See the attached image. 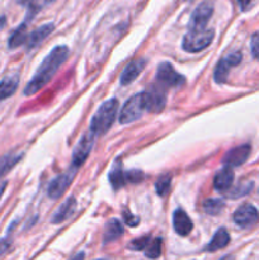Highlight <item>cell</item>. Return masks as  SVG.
<instances>
[{
    "mask_svg": "<svg viewBox=\"0 0 259 260\" xmlns=\"http://www.w3.org/2000/svg\"><path fill=\"white\" fill-rule=\"evenodd\" d=\"M109 182H111L112 187H113L114 189H119V188H122L127 183L126 173H124L121 168L113 169L109 173Z\"/></svg>",
    "mask_w": 259,
    "mask_h": 260,
    "instance_id": "obj_23",
    "label": "cell"
},
{
    "mask_svg": "<svg viewBox=\"0 0 259 260\" xmlns=\"http://www.w3.org/2000/svg\"><path fill=\"white\" fill-rule=\"evenodd\" d=\"M76 208V201L74 197L68 198L60 207L57 208L56 213L53 215L52 217V222L53 223H62L63 221L68 220L69 217H71V215L74 213Z\"/></svg>",
    "mask_w": 259,
    "mask_h": 260,
    "instance_id": "obj_18",
    "label": "cell"
},
{
    "mask_svg": "<svg viewBox=\"0 0 259 260\" xmlns=\"http://www.w3.org/2000/svg\"><path fill=\"white\" fill-rule=\"evenodd\" d=\"M213 14V5L208 2H203L193 10L189 20L190 30H202L207 28L208 20Z\"/></svg>",
    "mask_w": 259,
    "mask_h": 260,
    "instance_id": "obj_7",
    "label": "cell"
},
{
    "mask_svg": "<svg viewBox=\"0 0 259 260\" xmlns=\"http://www.w3.org/2000/svg\"><path fill=\"white\" fill-rule=\"evenodd\" d=\"M215 37V30L212 28H206L202 30H188L183 38V50L187 52H200L212 43Z\"/></svg>",
    "mask_w": 259,
    "mask_h": 260,
    "instance_id": "obj_3",
    "label": "cell"
},
{
    "mask_svg": "<svg viewBox=\"0 0 259 260\" xmlns=\"http://www.w3.org/2000/svg\"><path fill=\"white\" fill-rule=\"evenodd\" d=\"M117 112H118V101L117 99L113 98L104 102L91 118V134L94 136H102V135L106 134L113 124L117 117Z\"/></svg>",
    "mask_w": 259,
    "mask_h": 260,
    "instance_id": "obj_2",
    "label": "cell"
},
{
    "mask_svg": "<svg viewBox=\"0 0 259 260\" xmlns=\"http://www.w3.org/2000/svg\"><path fill=\"white\" fill-rule=\"evenodd\" d=\"M233 183H234L233 169L226 167L215 175V179H213V187H215V189L220 190V192H225V190L230 189Z\"/></svg>",
    "mask_w": 259,
    "mask_h": 260,
    "instance_id": "obj_16",
    "label": "cell"
},
{
    "mask_svg": "<svg viewBox=\"0 0 259 260\" xmlns=\"http://www.w3.org/2000/svg\"><path fill=\"white\" fill-rule=\"evenodd\" d=\"M241 58H243V56H241L240 52H234L231 53V55L226 56L225 58H222V60L217 63V66H216L215 69L216 83L217 84L225 83L226 79H228L229 76V71H230V69L233 68V66L239 65V63L241 62Z\"/></svg>",
    "mask_w": 259,
    "mask_h": 260,
    "instance_id": "obj_11",
    "label": "cell"
},
{
    "mask_svg": "<svg viewBox=\"0 0 259 260\" xmlns=\"http://www.w3.org/2000/svg\"><path fill=\"white\" fill-rule=\"evenodd\" d=\"M84 258H85V254H84V253H79V254H76V255L74 256V258L71 259V260H84Z\"/></svg>",
    "mask_w": 259,
    "mask_h": 260,
    "instance_id": "obj_35",
    "label": "cell"
},
{
    "mask_svg": "<svg viewBox=\"0 0 259 260\" xmlns=\"http://www.w3.org/2000/svg\"><path fill=\"white\" fill-rule=\"evenodd\" d=\"M123 218H124V221H126L127 225H130V226H137V223H139V218L135 217V216L130 212H124Z\"/></svg>",
    "mask_w": 259,
    "mask_h": 260,
    "instance_id": "obj_31",
    "label": "cell"
},
{
    "mask_svg": "<svg viewBox=\"0 0 259 260\" xmlns=\"http://www.w3.org/2000/svg\"><path fill=\"white\" fill-rule=\"evenodd\" d=\"M124 230L123 226H122L121 221L117 220V218H112L104 226V236L103 240L104 243H112V241H116L117 239L121 238L123 235Z\"/></svg>",
    "mask_w": 259,
    "mask_h": 260,
    "instance_id": "obj_17",
    "label": "cell"
},
{
    "mask_svg": "<svg viewBox=\"0 0 259 260\" xmlns=\"http://www.w3.org/2000/svg\"><path fill=\"white\" fill-rule=\"evenodd\" d=\"M56 0H45V4H52V3H55Z\"/></svg>",
    "mask_w": 259,
    "mask_h": 260,
    "instance_id": "obj_39",
    "label": "cell"
},
{
    "mask_svg": "<svg viewBox=\"0 0 259 260\" xmlns=\"http://www.w3.org/2000/svg\"><path fill=\"white\" fill-rule=\"evenodd\" d=\"M69 56V48L68 46H56L50 53L45 57L40 66H38L37 71H36L35 76L30 79L29 83L27 84L24 89L25 95H33L37 93L38 90L43 88L51 79L53 78L58 69L62 66L66 58Z\"/></svg>",
    "mask_w": 259,
    "mask_h": 260,
    "instance_id": "obj_1",
    "label": "cell"
},
{
    "mask_svg": "<svg viewBox=\"0 0 259 260\" xmlns=\"http://www.w3.org/2000/svg\"><path fill=\"white\" fill-rule=\"evenodd\" d=\"M146 111V102H145V94L139 93L132 95L128 101L122 107L119 113V123L127 124L131 122L137 121L140 117Z\"/></svg>",
    "mask_w": 259,
    "mask_h": 260,
    "instance_id": "obj_4",
    "label": "cell"
},
{
    "mask_svg": "<svg viewBox=\"0 0 259 260\" xmlns=\"http://www.w3.org/2000/svg\"><path fill=\"white\" fill-rule=\"evenodd\" d=\"M253 182H243L238 185V187L234 188L231 190V193L229 194L230 198H239V197H243V196L248 194L251 189H253Z\"/></svg>",
    "mask_w": 259,
    "mask_h": 260,
    "instance_id": "obj_27",
    "label": "cell"
},
{
    "mask_svg": "<svg viewBox=\"0 0 259 260\" xmlns=\"http://www.w3.org/2000/svg\"><path fill=\"white\" fill-rule=\"evenodd\" d=\"M145 94V102H146V111L159 113L164 109L167 104V91L164 86L157 84H151Z\"/></svg>",
    "mask_w": 259,
    "mask_h": 260,
    "instance_id": "obj_6",
    "label": "cell"
},
{
    "mask_svg": "<svg viewBox=\"0 0 259 260\" xmlns=\"http://www.w3.org/2000/svg\"><path fill=\"white\" fill-rule=\"evenodd\" d=\"M74 175H75V172H66L63 174H60L58 177H56L50 183V185H48V197L51 200H58L66 192V189L70 187L71 182L74 179Z\"/></svg>",
    "mask_w": 259,
    "mask_h": 260,
    "instance_id": "obj_10",
    "label": "cell"
},
{
    "mask_svg": "<svg viewBox=\"0 0 259 260\" xmlns=\"http://www.w3.org/2000/svg\"><path fill=\"white\" fill-rule=\"evenodd\" d=\"M4 24H5V17L4 15H2V17H0V28L4 27Z\"/></svg>",
    "mask_w": 259,
    "mask_h": 260,
    "instance_id": "obj_37",
    "label": "cell"
},
{
    "mask_svg": "<svg viewBox=\"0 0 259 260\" xmlns=\"http://www.w3.org/2000/svg\"><path fill=\"white\" fill-rule=\"evenodd\" d=\"M173 226L180 236H187L192 231L193 223L183 210H177L173 215Z\"/></svg>",
    "mask_w": 259,
    "mask_h": 260,
    "instance_id": "obj_15",
    "label": "cell"
},
{
    "mask_svg": "<svg viewBox=\"0 0 259 260\" xmlns=\"http://www.w3.org/2000/svg\"><path fill=\"white\" fill-rule=\"evenodd\" d=\"M259 221V212L254 206L245 203L240 206L234 213V222L240 228L246 229L255 225Z\"/></svg>",
    "mask_w": 259,
    "mask_h": 260,
    "instance_id": "obj_9",
    "label": "cell"
},
{
    "mask_svg": "<svg viewBox=\"0 0 259 260\" xmlns=\"http://www.w3.org/2000/svg\"><path fill=\"white\" fill-rule=\"evenodd\" d=\"M149 244H150V236H142V238L132 240L131 243H130L128 249H131V250H142V249L146 248Z\"/></svg>",
    "mask_w": 259,
    "mask_h": 260,
    "instance_id": "obj_28",
    "label": "cell"
},
{
    "mask_svg": "<svg viewBox=\"0 0 259 260\" xmlns=\"http://www.w3.org/2000/svg\"><path fill=\"white\" fill-rule=\"evenodd\" d=\"M241 10H246L251 4V0H236Z\"/></svg>",
    "mask_w": 259,
    "mask_h": 260,
    "instance_id": "obj_33",
    "label": "cell"
},
{
    "mask_svg": "<svg viewBox=\"0 0 259 260\" xmlns=\"http://www.w3.org/2000/svg\"><path fill=\"white\" fill-rule=\"evenodd\" d=\"M249 155H250V146L249 145H241V146L234 147L230 151H228V154L223 156L222 162L228 168L239 167V165H243L248 160Z\"/></svg>",
    "mask_w": 259,
    "mask_h": 260,
    "instance_id": "obj_12",
    "label": "cell"
},
{
    "mask_svg": "<svg viewBox=\"0 0 259 260\" xmlns=\"http://www.w3.org/2000/svg\"><path fill=\"white\" fill-rule=\"evenodd\" d=\"M145 66H146V60H144V58H137V60L131 61L121 74L119 80H121L122 85H130L131 83H134L137 76L142 73Z\"/></svg>",
    "mask_w": 259,
    "mask_h": 260,
    "instance_id": "obj_13",
    "label": "cell"
},
{
    "mask_svg": "<svg viewBox=\"0 0 259 260\" xmlns=\"http://www.w3.org/2000/svg\"><path fill=\"white\" fill-rule=\"evenodd\" d=\"M229 243H230V235H229V233L225 229H220V230H217V233L213 235L212 240H211L210 243H208V245L206 246V250L213 253V251H217L220 250V249H223L225 246H228Z\"/></svg>",
    "mask_w": 259,
    "mask_h": 260,
    "instance_id": "obj_19",
    "label": "cell"
},
{
    "mask_svg": "<svg viewBox=\"0 0 259 260\" xmlns=\"http://www.w3.org/2000/svg\"><path fill=\"white\" fill-rule=\"evenodd\" d=\"M225 207V203L221 200H207L203 203V210L206 211V213L208 215L216 216L221 212Z\"/></svg>",
    "mask_w": 259,
    "mask_h": 260,
    "instance_id": "obj_25",
    "label": "cell"
},
{
    "mask_svg": "<svg viewBox=\"0 0 259 260\" xmlns=\"http://www.w3.org/2000/svg\"><path fill=\"white\" fill-rule=\"evenodd\" d=\"M5 187H7V183H3V184H0V198H2L3 193H4Z\"/></svg>",
    "mask_w": 259,
    "mask_h": 260,
    "instance_id": "obj_36",
    "label": "cell"
},
{
    "mask_svg": "<svg viewBox=\"0 0 259 260\" xmlns=\"http://www.w3.org/2000/svg\"><path fill=\"white\" fill-rule=\"evenodd\" d=\"M10 248V240L9 239H2L0 240V258L9 250Z\"/></svg>",
    "mask_w": 259,
    "mask_h": 260,
    "instance_id": "obj_32",
    "label": "cell"
},
{
    "mask_svg": "<svg viewBox=\"0 0 259 260\" xmlns=\"http://www.w3.org/2000/svg\"><path fill=\"white\" fill-rule=\"evenodd\" d=\"M27 40H28L27 23L24 22L12 33V36L9 37V41H8V46H9L10 50H13V48L19 47V46H22L23 43L27 42Z\"/></svg>",
    "mask_w": 259,
    "mask_h": 260,
    "instance_id": "obj_21",
    "label": "cell"
},
{
    "mask_svg": "<svg viewBox=\"0 0 259 260\" xmlns=\"http://www.w3.org/2000/svg\"><path fill=\"white\" fill-rule=\"evenodd\" d=\"M161 246H163V241L161 239L156 238L149 244V246L146 248V253L145 255L147 256L149 259H157L160 255H161Z\"/></svg>",
    "mask_w": 259,
    "mask_h": 260,
    "instance_id": "obj_26",
    "label": "cell"
},
{
    "mask_svg": "<svg viewBox=\"0 0 259 260\" xmlns=\"http://www.w3.org/2000/svg\"><path fill=\"white\" fill-rule=\"evenodd\" d=\"M55 30V24L53 23H46V24L41 25V27L36 28L33 32L28 35L27 40V47L28 50H33L35 47L40 46L51 33Z\"/></svg>",
    "mask_w": 259,
    "mask_h": 260,
    "instance_id": "obj_14",
    "label": "cell"
},
{
    "mask_svg": "<svg viewBox=\"0 0 259 260\" xmlns=\"http://www.w3.org/2000/svg\"><path fill=\"white\" fill-rule=\"evenodd\" d=\"M156 80L164 88H180L185 84L184 76L177 73L169 62H161L157 66Z\"/></svg>",
    "mask_w": 259,
    "mask_h": 260,
    "instance_id": "obj_5",
    "label": "cell"
},
{
    "mask_svg": "<svg viewBox=\"0 0 259 260\" xmlns=\"http://www.w3.org/2000/svg\"><path fill=\"white\" fill-rule=\"evenodd\" d=\"M18 4L20 5H27V7H30V5L35 4L36 0H17Z\"/></svg>",
    "mask_w": 259,
    "mask_h": 260,
    "instance_id": "obj_34",
    "label": "cell"
},
{
    "mask_svg": "<svg viewBox=\"0 0 259 260\" xmlns=\"http://www.w3.org/2000/svg\"><path fill=\"white\" fill-rule=\"evenodd\" d=\"M250 48H251V55H253L255 58H259V32H255L253 36H251Z\"/></svg>",
    "mask_w": 259,
    "mask_h": 260,
    "instance_id": "obj_30",
    "label": "cell"
},
{
    "mask_svg": "<svg viewBox=\"0 0 259 260\" xmlns=\"http://www.w3.org/2000/svg\"><path fill=\"white\" fill-rule=\"evenodd\" d=\"M22 156V154H14V152H12V154H7L0 157V178L8 174L19 162Z\"/></svg>",
    "mask_w": 259,
    "mask_h": 260,
    "instance_id": "obj_22",
    "label": "cell"
},
{
    "mask_svg": "<svg viewBox=\"0 0 259 260\" xmlns=\"http://www.w3.org/2000/svg\"><path fill=\"white\" fill-rule=\"evenodd\" d=\"M94 137L95 136L90 131H88L81 136V139L76 144L73 152V165L75 168L81 167L85 162V160L88 159L89 154H90L91 149H93Z\"/></svg>",
    "mask_w": 259,
    "mask_h": 260,
    "instance_id": "obj_8",
    "label": "cell"
},
{
    "mask_svg": "<svg viewBox=\"0 0 259 260\" xmlns=\"http://www.w3.org/2000/svg\"><path fill=\"white\" fill-rule=\"evenodd\" d=\"M18 85H19L18 76H8V78L3 79L0 81V101H4V99L12 96L18 89Z\"/></svg>",
    "mask_w": 259,
    "mask_h": 260,
    "instance_id": "obj_20",
    "label": "cell"
},
{
    "mask_svg": "<svg viewBox=\"0 0 259 260\" xmlns=\"http://www.w3.org/2000/svg\"><path fill=\"white\" fill-rule=\"evenodd\" d=\"M144 173L141 170H130L126 172V180L130 183H139L144 179Z\"/></svg>",
    "mask_w": 259,
    "mask_h": 260,
    "instance_id": "obj_29",
    "label": "cell"
},
{
    "mask_svg": "<svg viewBox=\"0 0 259 260\" xmlns=\"http://www.w3.org/2000/svg\"><path fill=\"white\" fill-rule=\"evenodd\" d=\"M170 184H172V177L168 174L161 175V177L156 180V183H155V189H156L157 194H159L160 197L167 196L170 189Z\"/></svg>",
    "mask_w": 259,
    "mask_h": 260,
    "instance_id": "obj_24",
    "label": "cell"
},
{
    "mask_svg": "<svg viewBox=\"0 0 259 260\" xmlns=\"http://www.w3.org/2000/svg\"><path fill=\"white\" fill-rule=\"evenodd\" d=\"M221 260H234V258L231 255H226V256H223V258Z\"/></svg>",
    "mask_w": 259,
    "mask_h": 260,
    "instance_id": "obj_38",
    "label": "cell"
}]
</instances>
